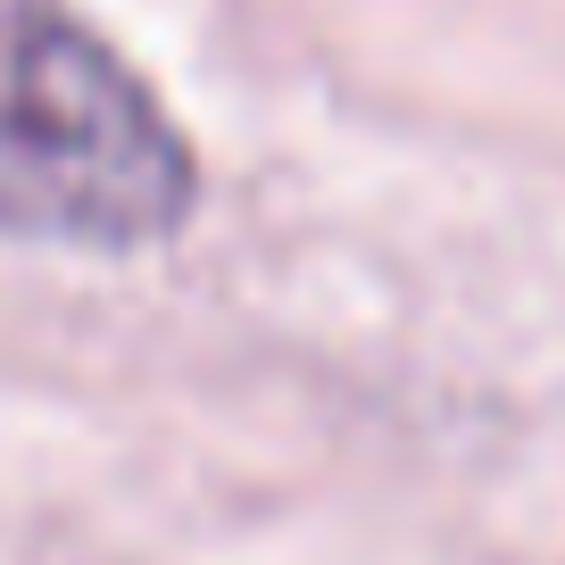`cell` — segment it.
I'll use <instances>...</instances> for the list:
<instances>
[{
  "label": "cell",
  "instance_id": "6da1fadb",
  "mask_svg": "<svg viewBox=\"0 0 565 565\" xmlns=\"http://www.w3.org/2000/svg\"><path fill=\"white\" fill-rule=\"evenodd\" d=\"M192 192L159 92L58 0H0V233L141 249L192 216Z\"/></svg>",
  "mask_w": 565,
  "mask_h": 565
}]
</instances>
